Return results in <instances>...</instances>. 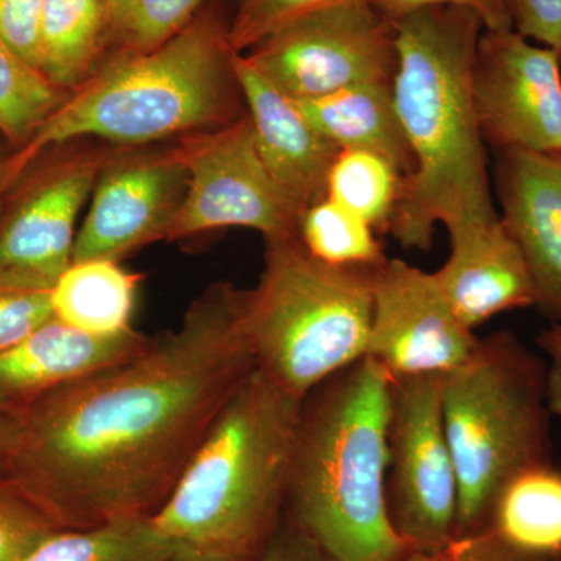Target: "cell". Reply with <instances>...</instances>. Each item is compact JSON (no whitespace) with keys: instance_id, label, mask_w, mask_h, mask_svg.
<instances>
[{"instance_id":"4316f807","label":"cell","mask_w":561,"mask_h":561,"mask_svg":"<svg viewBox=\"0 0 561 561\" xmlns=\"http://www.w3.org/2000/svg\"><path fill=\"white\" fill-rule=\"evenodd\" d=\"M68 95L0 43V131L24 146Z\"/></svg>"},{"instance_id":"7402d4cb","label":"cell","mask_w":561,"mask_h":561,"mask_svg":"<svg viewBox=\"0 0 561 561\" xmlns=\"http://www.w3.org/2000/svg\"><path fill=\"white\" fill-rule=\"evenodd\" d=\"M108 46L103 0H44L39 72L58 90L76 91Z\"/></svg>"},{"instance_id":"44dd1931","label":"cell","mask_w":561,"mask_h":561,"mask_svg":"<svg viewBox=\"0 0 561 561\" xmlns=\"http://www.w3.org/2000/svg\"><path fill=\"white\" fill-rule=\"evenodd\" d=\"M140 276L119 262H72L50 290L57 320L88 334L110 335L130 330Z\"/></svg>"},{"instance_id":"603a6c76","label":"cell","mask_w":561,"mask_h":561,"mask_svg":"<svg viewBox=\"0 0 561 561\" xmlns=\"http://www.w3.org/2000/svg\"><path fill=\"white\" fill-rule=\"evenodd\" d=\"M181 548L153 519L131 518L51 531L22 561H169Z\"/></svg>"},{"instance_id":"6da1fadb","label":"cell","mask_w":561,"mask_h":561,"mask_svg":"<svg viewBox=\"0 0 561 561\" xmlns=\"http://www.w3.org/2000/svg\"><path fill=\"white\" fill-rule=\"evenodd\" d=\"M254 368L245 290L210 284L175 331L25 409L7 482L58 529L151 518Z\"/></svg>"},{"instance_id":"4fadbf2b","label":"cell","mask_w":561,"mask_h":561,"mask_svg":"<svg viewBox=\"0 0 561 561\" xmlns=\"http://www.w3.org/2000/svg\"><path fill=\"white\" fill-rule=\"evenodd\" d=\"M478 342L432 273L401 260H387L376 268L365 357L391 378L446 375L471 356Z\"/></svg>"},{"instance_id":"ffe728a7","label":"cell","mask_w":561,"mask_h":561,"mask_svg":"<svg viewBox=\"0 0 561 561\" xmlns=\"http://www.w3.org/2000/svg\"><path fill=\"white\" fill-rule=\"evenodd\" d=\"M486 526L518 551L538 559H559L560 468L545 461L513 476L497 493Z\"/></svg>"},{"instance_id":"30bf717a","label":"cell","mask_w":561,"mask_h":561,"mask_svg":"<svg viewBox=\"0 0 561 561\" xmlns=\"http://www.w3.org/2000/svg\"><path fill=\"white\" fill-rule=\"evenodd\" d=\"M173 150L186 168L187 191L168 241L230 227L260 231L265 241L298 236L302 213L262 162L249 113Z\"/></svg>"},{"instance_id":"8992f818","label":"cell","mask_w":561,"mask_h":561,"mask_svg":"<svg viewBox=\"0 0 561 561\" xmlns=\"http://www.w3.org/2000/svg\"><path fill=\"white\" fill-rule=\"evenodd\" d=\"M443 423L456 468V534L481 530L513 476L552 461L546 360L511 331L479 339L443 376Z\"/></svg>"},{"instance_id":"f546056e","label":"cell","mask_w":561,"mask_h":561,"mask_svg":"<svg viewBox=\"0 0 561 561\" xmlns=\"http://www.w3.org/2000/svg\"><path fill=\"white\" fill-rule=\"evenodd\" d=\"M50 319V290L0 286V354Z\"/></svg>"},{"instance_id":"9a60e30c","label":"cell","mask_w":561,"mask_h":561,"mask_svg":"<svg viewBox=\"0 0 561 561\" xmlns=\"http://www.w3.org/2000/svg\"><path fill=\"white\" fill-rule=\"evenodd\" d=\"M494 186L537 286L535 309L561 320V153L497 150Z\"/></svg>"},{"instance_id":"7c38bea8","label":"cell","mask_w":561,"mask_h":561,"mask_svg":"<svg viewBox=\"0 0 561 561\" xmlns=\"http://www.w3.org/2000/svg\"><path fill=\"white\" fill-rule=\"evenodd\" d=\"M111 157L72 154L22 184L0 216V286L51 290L72 264L77 217Z\"/></svg>"},{"instance_id":"e575fe53","label":"cell","mask_w":561,"mask_h":561,"mask_svg":"<svg viewBox=\"0 0 561 561\" xmlns=\"http://www.w3.org/2000/svg\"><path fill=\"white\" fill-rule=\"evenodd\" d=\"M251 561H331L305 531L284 518L272 540Z\"/></svg>"},{"instance_id":"277c9868","label":"cell","mask_w":561,"mask_h":561,"mask_svg":"<svg viewBox=\"0 0 561 561\" xmlns=\"http://www.w3.org/2000/svg\"><path fill=\"white\" fill-rule=\"evenodd\" d=\"M228 25L219 7L206 5L157 49L116 51L7 158L11 186L44 150L69 140L95 136L140 146L241 119Z\"/></svg>"},{"instance_id":"f35d334b","label":"cell","mask_w":561,"mask_h":561,"mask_svg":"<svg viewBox=\"0 0 561 561\" xmlns=\"http://www.w3.org/2000/svg\"><path fill=\"white\" fill-rule=\"evenodd\" d=\"M11 186L9 181V173H7L5 160L0 161V198L3 197L9 187Z\"/></svg>"},{"instance_id":"d6a6232c","label":"cell","mask_w":561,"mask_h":561,"mask_svg":"<svg viewBox=\"0 0 561 561\" xmlns=\"http://www.w3.org/2000/svg\"><path fill=\"white\" fill-rule=\"evenodd\" d=\"M513 31L561 58V0H505Z\"/></svg>"},{"instance_id":"74e56055","label":"cell","mask_w":561,"mask_h":561,"mask_svg":"<svg viewBox=\"0 0 561 561\" xmlns=\"http://www.w3.org/2000/svg\"><path fill=\"white\" fill-rule=\"evenodd\" d=\"M169 561H236L231 559H225V557L213 556V553H205L198 551H192V549L181 548L175 556Z\"/></svg>"},{"instance_id":"2e32d148","label":"cell","mask_w":561,"mask_h":561,"mask_svg":"<svg viewBox=\"0 0 561 561\" xmlns=\"http://www.w3.org/2000/svg\"><path fill=\"white\" fill-rule=\"evenodd\" d=\"M151 339L133 328L88 334L54 317L0 354V408L21 415L50 391L142 353Z\"/></svg>"},{"instance_id":"cb8c5ba5","label":"cell","mask_w":561,"mask_h":561,"mask_svg":"<svg viewBox=\"0 0 561 561\" xmlns=\"http://www.w3.org/2000/svg\"><path fill=\"white\" fill-rule=\"evenodd\" d=\"M397 165L375 151L341 149L327 181V198L389 232L402 187Z\"/></svg>"},{"instance_id":"ab89813d","label":"cell","mask_w":561,"mask_h":561,"mask_svg":"<svg viewBox=\"0 0 561 561\" xmlns=\"http://www.w3.org/2000/svg\"><path fill=\"white\" fill-rule=\"evenodd\" d=\"M552 561H561V557H559V559H556V560H552Z\"/></svg>"},{"instance_id":"5bb4252c","label":"cell","mask_w":561,"mask_h":561,"mask_svg":"<svg viewBox=\"0 0 561 561\" xmlns=\"http://www.w3.org/2000/svg\"><path fill=\"white\" fill-rule=\"evenodd\" d=\"M186 191V168L173 149L111 157L77 232L72 262H119L135 250L168 239Z\"/></svg>"},{"instance_id":"9c48e42d","label":"cell","mask_w":561,"mask_h":561,"mask_svg":"<svg viewBox=\"0 0 561 561\" xmlns=\"http://www.w3.org/2000/svg\"><path fill=\"white\" fill-rule=\"evenodd\" d=\"M443 376L391 379L387 501L411 551H431L456 534V468L443 423Z\"/></svg>"},{"instance_id":"d6986e66","label":"cell","mask_w":561,"mask_h":561,"mask_svg":"<svg viewBox=\"0 0 561 561\" xmlns=\"http://www.w3.org/2000/svg\"><path fill=\"white\" fill-rule=\"evenodd\" d=\"M295 103L305 119L339 149L375 151L397 165L404 180L413 172L412 151L394 108L391 83L357 84Z\"/></svg>"},{"instance_id":"484cf974","label":"cell","mask_w":561,"mask_h":561,"mask_svg":"<svg viewBox=\"0 0 561 561\" xmlns=\"http://www.w3.org/2000/svg\"><path fill=\"white\" fill-rule=\"evenodd\" d=\"M208 0H103L108 44L117 51H149L168 43L205 7Z\"/></svg>"},{"instance_id":"8d00e7d4","label":"cell","mask_w":561,"mask_h":561,"mask_svg":"<svg viewBox=\"0 0 561 561\" xmlns=\"http://www.w3.org/2000/svg\"><path fill=\"white\" fill-rule=\"evenodd\" d=\"M21 432V415L0 408V482L7 481L11 459H13L18 443H20Z\"/></svg>"},{"instance_id":"e0dca14e","label":"cell","mask_w":561,"mask_h":561,"mask_svg":"<svg viewBox=\"0 0 561 561\" xmlns=\"http://www.w3.org/2000/svg\"><path fill=\"white\" fill-rule=\"evenodd\" d=\"M451 253L432 273L443 297L470 330L504 312L535 308L529 264L500 219L449 236Z\"/></svg>"},{"instance_id":"d590c367","label":"cell","mask_w":561,"mask_h":561,"mask_svg":"<svg viewBox=\"0 0 561 561\" xmlns=\"http://www.w3.org/2000/svg\"><path fill=\"white\" fill-rule=\"evenodd\" d=\"M537 345L546 354V402L551 415L561 419V320L540 332Z\"/></svg>"},{"instance_id":"f1b7e54d","label":"cell","mask_w":561,"mask_h":561,"mask_svg":"<svg viewBox=\"0 0 561 561\" xmlns=\"http://www.w3.org/2000/svg\"><path fill=\"white\" fill-rule=\"evenodd\" d=\"M58 527L20 490L0 482V561H22Z\"/></svg>"},{"instance_id":"ba28073f","label":"cell","mask_w":561,"mask_h":561,"mask_svg":"<svg viewBox=\"0 0 561 561\" xmlns=\"http://www.w3.org/2000/svg\"><path fill=\"white\" fill-rule=\"evenodd\" d=\"M242 55L290 101H313L357 84L393 83L397 33L371 0H354L298 18Z\"/></svg>"},{"instance_id":"d4e9b609","label":"cell","mask_w":561,"mask_h":561,"mask_svg":"<svg viewBox=\"0 0 561 561\" xmlns=\"http://www.w3.org/2000/svg\"><path fill=\"white\" fill-rule=\"evenodd\" d=\"M298 236L313 257L335 267L375 268L389 260L375 228L327 197L305 210Z\"/></svg>"},{"instance_id":"52a82bcc","label":"cell","mask_w":561,"mask_h":561,"mask_svg":"<svg viewBox=\"0 0 561 561\" xmlns=\"http://www.w3.org/2000/svg\"><path fill=\"white\" fill-rule=\"evenodd\" d=\"M375 268L335 267L300 236L265 241L260 283L245 290V324L256 367L305 400L321 382L367 356Z\"/></svg>"},{"instance_id":"5b68a950","label":"cell","mask_w":561,"mask_h":561,"mask_svg":"<svg viewBox=\"0 0 561 561\" xmlns=\"http://www.w3.org/2000/svg\"><path fill=\"white\" fill-rule=\"evenodd\" d=\"M302 401L254 368L151 516L176 545L251 561L286 515Z\"/></svg>"},{"instance_id":"836d02e7","label":"cell","mask_w":561,"mask_h":561,"mask_svg":"<svg viewBox=\"0 0 561 561\" xmlns=\"http://www.w3.org/2000/svg\"><path fill=\"white\" fill-rule=\"evenodd\" d=\"M371 2L390 21L427 7L449 5L478 14L483 27L489 31L513 28L505 0H371Z\"/></svg>"},{"instance_id":"8fae6325","label":"cell","mask_w":561,"mask_h":561,"mask_svg":"<svg viewBox=\"0 0 561 561\" xmlns=\"http://www.w3.org/2000/svg\"><path fill=\"white\" fill-rule=\"evenodd\" d=\"M476 117L497 150L561 153V58L513 28H483L471 69Z\"/></svg>"},{"instance_id":"4dcf8cb0","label":"cell","mask_w":561,"mask_h":561,"mask_svg":"<svg viewBox=\"0 0 561 561\" xmlns=\"http://www.w3.org/2000/svg\"><path fill=\"white\" fill-rule=\"evenodd\" d=\"M402 561H552L538 559L513 548L489 526L457 535L431 551H411Z\"/></svg>"},{"instance_id":"ac0fdd59","label":"cell","mask_w":561,"mask_h":561,"mask_svg":"<svg viewBox=\"0 0 561 561\" xmlns=\"http://www.w3.org/2000/svg\"><path fill=\"white\" fill-rule=\"evenodd\" d=\"M232 66L249 108L262 162L289 201L305 214L327 197V181L339 147L305 119L297 103L280 94L242 54Z\"/></svg>"},{"instance_id":"1f68e13d","label":"cell","mask_w":561,"mask_h":561,"mask_svg":"<svg viewBox=\"0 0 561 561\" xmlns=\"http://www.w3.org/2000/svg\"><path fill=\"white\" fill-rule=\"evenodd\" d=\"M43 3L44 0H0V43L38 72Z\"/></svg>"},{"instance_id":"7a4b0ae2","label":"cell","mask_w":561,"mask_h":561,"mask_svg":"<svg viewBox=\"0 0 561 561\" xmlns=\"http://www.w3.org/2000/svg\"><path fill=\"white\" fill-rule=\"evenodd\" d=\"M391 22L398 49L391 91L413 172L402 180L389 234L405 250L427 251L437 224L451 236L500 219L471 94L485 27L478 14L449 5Z\"/></svg>"},{"instance_id":"3957f363","label":"cell","mask_w":561,"mask_h":561,"mask_svg":"<svg viewBox=\"0 0 561 561\" xmlns=\"http://www.w3.org/2000/svg\"><path fill=\"white\" fill-rule=\"evenodd\" d=\"M391 376L368 357L302 401L287 522L331 561H402L387 501Z\"/></svg>"},{"instance_id":"83f0119b","label":"cell","mask_w":561,"mask_h":561,"mask_svg":"<svg viewBox=\"0 0 561 561\" xmlns=\"http://www.w3.org/2000/svg\"><path fill=\"white\" fill-rule=\"evenodd\" d=\"M354 0H236L228 25L234 54H245L262 39L306 14Z\"/></svg>"}]
</instances>
